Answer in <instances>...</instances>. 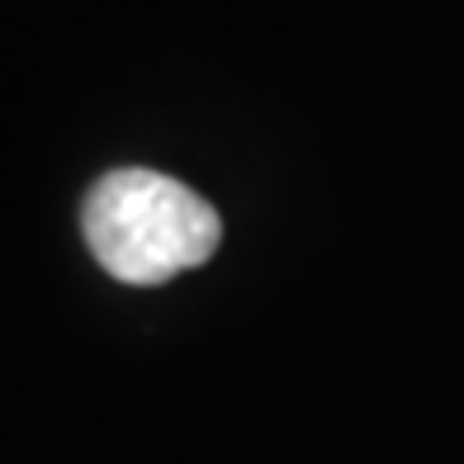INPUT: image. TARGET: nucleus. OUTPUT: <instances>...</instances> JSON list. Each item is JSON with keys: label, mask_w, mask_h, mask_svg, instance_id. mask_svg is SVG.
Instances as JSON below:
<instances>
[{"label": "nucleus", "mask_w": 464, "mask_h": 464, "mask_svg": "<svg viewBox=\"0 0 464 464\" xmlns=\"http://www.w3.org/2000/svg\"><path fill=\"white\" fill-rule=\"evenodd\" d=\"M81 232L114 280L166 285L214 256L223 223L214 204L189 185L147 166H123L91 185L81 204Z\"/></svg>", "instance_id": "obj_1"}]
</instances>
